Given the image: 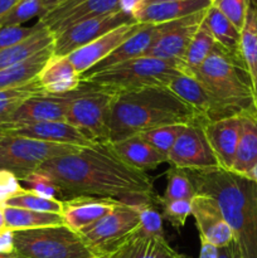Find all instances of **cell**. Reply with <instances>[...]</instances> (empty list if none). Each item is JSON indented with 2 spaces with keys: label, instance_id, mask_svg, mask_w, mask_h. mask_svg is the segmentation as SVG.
<instances>
[{
  "label": "cell",
  "instance_id": "obj_1",
  "mask_svg": "<svg viewBox=\"0 0 257 258\" xmlns=\"http://www.w3.org/2000/svg\"><path fill=\"white\" fill-rule=\"evenodd\" d=\"M39 170L57 184L65 199L88 196L136 204L156 202L159 197L151 176L126 163L110 143H95L53 158Z\"/></svg>",
  "mask_w": 257,
  "mask_h": 258
},
{
  "label": "cell",
  "instance_id": "obj_2",
  "mask_svg": "<svg viewBox=\"0 0 257 258\" xmlns=\"http://www.w3.org/2000/svg\"><path fill=\"white\" fill-rule=\"evenodd\" d=\"M186 173L197 193L217 202L233 232L239 256L257 258V181L222 168Z\"/></svg>",
  "mask_w": 257,
  "mask_h": 258
},
{
  "label": "cell",
  "instance_id": "obj_3",
  "mask_svg": "<svg viewBox=\"0 0 257 258\" xmlns=\"http://www.w3.org/2000/svg\"><path fill=\"white\" fill-rule=\"evenodd\" d=\"M203 120L168 87H149L116 95L108 118V143L165 125H189Z\"/></svg>",
  "mask_w": 257,
  "mask_h": 258
},
{
  "label": "cell",
  "instance_id": "obj_4",
  "mask_svg": "<svg viewBox=\"0 0 257 258\" xmlns=\"http://www.w3.org/2000/svg\"><path fill=\"white\" fill-rule=\"evenodd\" d=\"M194 77L208 91L224 117L243 115L257 108L251 76L239 53L216 44Z\"/></svg>",
  "mask_w": 257,
  "mask_h": 258
},
{
  "label": "cell",
  "instance_id": "obj_5",
  "mask_svg": "<svg viewBox=\"0 0 257 258\" xmlns=\"http://www.w3.org/2000/svg\"><path fill=\"white\" fill-rule=\"evenodd\" d=\"M181 73L179 63L173 60L140 57L100 72L82 75V82L120 95L149 87H168Z\"/></svg>",
  "mask_w": 257,
  "mask_h": 258
},
{
  "label": "cell",
  "instance_id": "obj_6",
  "mask_svg": "<svg viewBox=\"0 0 257 258\" xmlns=\"http://www.w3.org/2000/svg\"><path fill=\"white\" fill-rule=\"evenodd\" d=\"M13 242L25 258H103L67 224L13 232Z\"/></svg>",
  "mask_w": 257,
  "mask_h": 258
},
{
  "label": "cell",
  "instance_id": "obj_7",
  "mask_svg": "<svg viewBox=\"0 0 257 258\" xmlns=\"http://www.w3.org/2000/svg\"><path fill=\"white\" fill-rule=\"evenodd\" d=\"M116 93L82 82L67 108L66 122L91 143H108V118Z\"/></svg>",
  "mask_w": 257,
  "mask_h": 258
},
{
  "label": "cell",
  "instance_id": "obj_8",
  "mask_svg": "<svg viewBox=\"0 0 257 258\" xmlns=\"http://www.w3.org/2000/svg\"><path fill=\"white\" fill-rule=\"evenodd\" d=\"M78 149L81 148L5 135L0 140V171H9L20 181L39 170L40 166L50 159L76 153Z\"/></svg>",
  "mask_w": 257,
  "mask_h": 258
},
{
  "label": "cell",
  "instance_id": "obj_9",
  "mask_svg": "<svg viewBox=\"0 0 257 258\" xmlns=\"http://www.w3.org/2000/svg\"><path fill=\"white\" fill-rule=\"evenodd\" d=\"M139 224L138 204L121 202L107 216L80 234L101 257L108 258L138 231Z\"/></svg>",
  "mask_w": 257,
  "mask_h": 258
},
{
  "label": "cell",
  "instance_id": "obj_10",
  "mask_svg": "<svg viewBox=\"0 0 257 258\" xmlns=\"http://www.w3.org/2000/svg\"><path fill=\"white\" fill-rule=\"evenodd\" d=\"M206 122L197 120L184 127L168 154L171 168L186 171H209L221 168L207 139Z\"/></svg>",
  "mask_w": 257,
  "mask_h": 258
},
{
  "label": "cell",
  "instance_id": "obj_11",
  "mask_svg": "<svg viewBox=\"0 0 257 258\" xmlns=\"http://www.w3.org/2000/svg\"><path fill=\"white\" fill-rule=\"evenodd\" d=\"M136 20L131 14L118 10L115 13L100 15L81 22L54 37L53 55L67 57L80 48L90 44L93 40L107 34L111 30Z\"/></svg>",
  "mask_w": 257,
  "mask_h": 258
},
{
  "label": "cell",
  "instance_id": "obj_12",
  "mask_svg": "<svg viewBox=\"0 0 257 258\" xmlns=\"http://www.w3.org/2000/svg\"><path fill=\"white\" fill-rule=\"evenodd\" d=\"M208 9V8H207ZM206 10L194 13L189 17L159 24V33L149 48L145 57L173 60L180 66L191 38L194 37L206 15Z\"/></svg>",
  "mask_w": 257,
  "mask_h": 258
},
{
  "label": "cell",
  "instance_id": "obj_13",
  "mask_svg": "<svg viewBox=\"0 0 257 258\" xmlns=\"http://www.w3.org/2000/svg\"><path fill=\"white\" fill-rule=\"evenodd\" d=\"M118 10V0H67L38 20L55 37L78 23Z\"/></svg>",
  "mask_w": 257,
  "mask_h": 258
},
{
  "label": "cell",
  "instance_id": "obj_14",
  "mask_svg": "<svg viewBox=\"0 0 257 258\" xmlns=\"http://www.w3.org/2000/svg\"><path fill=\"white\" fill-rule=\"evenodd\" d=\"M191 216L196 219L201 241L217 248L229 246L234 241L231 227L212 197L197 193L191 199Z\"/></svg>",
  "mask_w": 257,
  "mask_h": 258
},
{
  "label": "cell",
  "instance_id": "obj_15",
  "mask_svg": "<svg viewBox=\"0 0 257 258\" xmlns=\"http://www.w3.org/2000/svg\"><path fill=\"white\" fill-rule=\"evenodd\" d=\"M0 133L9 136H23L44 143L72 145L77 148H86L92 145L80 130L73 127L66 121H50V122L33 123H3Z\"/></svg>",
  "mask_w": 257,
  "mask_h": 258
},
{
  "label": "cell",
  "instance_id": "obj_16",
  "mask_svg": "<svg viewBox=\"0 0 257 258\" xmlns=\"http://www.w3.org/2000/svg\"><path fill=\"white\" fill-rule=\"evenodd\" d=\"M141 27H143V24L138 22L121 25V27L111 30L107 34L100 37L98 39L91 42L90 44L71 53L70 55H67L68 59L72 62L78 73L85 75L91 68L95 67L97 63L108 57L118 45L122 44L131 35L139 32Z\"/></svg>",
  "mask_w": 257,
  "mask_h": 258
},
{
  "label": "cell",
  "instance_id": "obj_17",
  "mask_svg": "<svg viewBox=\"0 0 257 258\" xmlns=\"http://www.w3.org/2000/svg\"><path fill=\"white\" fill-rule=\"evenodd\" d=\"M80 88V87H78ZM77 88V90H78ZM77 90L66 95H37L28 98L15 111L7 123H33L66 121L67 108Z\"/></svg>",
  "mask_w": 257,
  "mask_h": 258
},
{
  "label": "cell",
  "instance_id": "obj_18",
  "mask_svg": "<svg viewBox=\"0 0 257 258\" xmlns=\"http://www.w3.org/2000/svg\"><path fill=\"white\" fill-rule=\"evenodd\" d=\"M121 201L102 197H73L63 201L62 217L65 224L76 232H82L107 216L120 206Z\"/></svg>",
  "mask_w": 257,
  "mask_h": 258
},
{
  "label": "cell",
  "instance_id": "obj_19",
  "mask_svg": "<svg viewBox=\"0 0 257 258\" xmlns=\"http://www.w3.org/2000/svg\"><path fill=\"white\" fill-rule=\"evenodd\" d=\"M204 130L219 166L232 170L241 136L242 115L208 121L204 123Z\"/></svg>",
  "mask_w": 257,
  "mask_h": 258
},
{
  "label": "cell",
  "instance_id": "obj_20",
  "mask_svg": "<svg viewBox=\"0 0 257 258\" xmlns=\"http://www.w3.org/2000/svg\"><path fill=\"white\" fill-rule=\"evenodd\" d=\"M168 88L186 105L190 106L207 122L226 118L208 91L193 76L181 73L169 83Z\"/></svg>",
  "mask_w": 257,
  "mask_h": 258
},
{
  "label": "cell",
  "instance_id": "obj_21",
  "mask_svg": "<svg viewBox=\"0 0 257 258\" xmlns=\"http://www.w3.org/2000/svg\"><path fill=\"white\" fill-rule=\"evenodd\" d=\"M212 0H185V2H156L139 7L134 19L141 24H161L189 17L211 7Z\"/></svg>",
  "mask_w": 257,
  "mask_h": 258
},
{
  "label": "cell",
  "instance_id": "obj_22",
  "mask_svg": "<svg viewBox=\"0 0 257 258\" xmlns=\"http://www.w3.org/2000/svg\"><path fill=\"white\" fill-rule=\"evenodd\" d=\"M47 95H66L82 85V75L77 72L68 57L52 55L37 77Z\"/></svg>",
  "mask_w": 257,
  "mask_h": 258
},
{
  "label": "cell",
  "instance_id": "obj_23",
  "mask_svg": "<svg viewBox=\"0 0 257 258\" xmlns=\"http://www.w3.org/2000/svg\"><path fill=\"white\" fill-rule=\"evenodd\" d=\"M158 33L159 24H143V27L140 28L139 32H136L135 34L131 35V37L128 38V39H126L122 44L118 45L108 57H106L105 59L101 60L100 63H97L95 67L91 68V70L88 71V72H86L85 75H87V73L100 72V71L107 70V68L113 67V66L127 62V60L145 57L149 48L151 47V44H153L154 40H155Z\"/></svg>",
  "mask_w": 257,
  "mask_h": 258
},
{
  "label": "cell",
  "instance_id": "obj_24",
  "mask_svg": "<svg viewBox=\"0 0 257 258\" xmlns=\"http://www.w3.org/2000/svg\"><path fill=\"white\" fill-rule=\"evenodd\" d=\"M257 165V108L242 115V130L232 170L249 176Z\"/></svg>",
  "mask_w": 257,
  "mask_h": 258
},
{
  "label": "cell",
  "instance_id": "obj_25",
  "mask_svg": "<svg viewBox=\"0 0 257 258\" xmlns=\"http://www.w3.org/2000/svg\"><path fill=\"white\" fill-rule=\"evenodd\" d=\"M116 153L131 166L140 170H153L164 163H168V158L155 148L146 143L139 135L112 144Z\"/></svg>",
  "mask_w": 257,
  "mask_h": 258
},
{
  "label": "cell",
  "instance_id": "obj_26",
  "mask_svg": "<svg viewBox=\"0 0 257 258\" xmlns=\"http://www.w3.org/2000/svg\"><path fill=\"white\" fill-rule=\"evenodd\" d=\"M52 55L53 47L45 48L28 59L0 71V91L22 87L37 80Z\"/></svg>",
  "mask_w": 257,
  "mask_h": 258
},
{
  "label": "cell",
  "instance_id": "obj_27",
  "mask_svg": "<svg viewBox=\"0 0 257 258\" xmlns=\"http://www.w3.org/2000/svg\"><path fill=\"white\" fill-rule=\"evenodd\" d=\"M108 258H181L165 238L144 237L135 232Z\"/></svg>",
  "mask_w": 257,
  "mask_h": 258
},
{
  "label": "cell",
  "instance_id": "obj_28",
  "mask_svg": "<svg viewBox=\"0 0 257 258\" xmlns=\"http://www.w3.org/2000/svg\"><path fill=\"white\" fill-rule=\"evenodd\" d=\"M239 53L251 76L257 102V0H248L246 18L241 29Z\"/></svg>",
  "mask_w": 257,
  "mask_h": 258
},
{
  "label": "cell",
  "instance_id": "obj_29",
  "mask_svg": "<svg viewBox=\"0 0 257 258\" xmlns=\"http://www.w3.org/2000/svg\"><path fill=\"white\" fill-rule=\"evenodd\" d=\"M54 45V35L43 27L23 42L0 50V71L17 64L37 54L40 50Z\"/></svg>",
  "mask_w": 257,
  "mask_h": 258
},
{
  "label": "cell",
  "instance_id": "obj_30",
  "mask_svg": "<svg viewBox=\"0 0 257 258\" xmlns=\"http://www.w3.org/2000/svg\"><path fill=\"white\" fill-rule=\"evenodd\" d=\"M4 218L7 231H27L43 227H52L65 224L62 214L43 213V212L28 211L14 207H4Z\"/></svg>",
  "mask_w": 257,
  "mask_h": 258
},
{
  "label": "cell",
  "instance_id": "obj_31",
  "mask_svg": "<svg viewBox=\"0 0 257 258\" xmlns=\"http://www.w3.org/2000/svg\"><path fill=\"white\" fill-rule=\"evenodd\" d=\"M217 42L214 40L211 30L206 25V23L202 22L201 27L196 32L194 37L191 38L189 43L186 52L184 54L183 59L180 62V70L184 75L196 76L197 71L202 67L207 58L209 57L216 47Z\"/></svg>",
  "mask_w": 257,
  "mask_h": 258
},
{
  "label": "cell",
  "instance_id": "obj_32",
  "mask_svg": "<svg viewBox=\"0 0 257 258\" xmlns=\"http://www.w3.org/2000/svg\"><path fill=\"white\" fill-rule=\"evenodd\" d=\"M204 23L211 30L217 44L224 49L233 53H239V42H241V30L224 17L218 9L209 7L204 15ZM241 54V53H239Z\"/></svg>",
  "mask_w": 257,
  "mask_h": 258
},
{
  "label": "cell",
  "instance_id": "obj_33",
  "mask_svg": "<svg viewBox=\"0 0 257 258\" xmlns=\"http://www.w3.org/2000/svg\"><path fill=\"white\" fill-rule=\"evenodd\" d=\"M43 93L44 91L40 87L38 80H34L22 87L0 91V125L9 122L10 117L24 101L33 96L43 95Z\"/></svg>",
  "mask_w": 257,
  "mask_h": 258
},
{
  "label": "cell",
  "instance_id": "obj_34",
  "mask_svg": "<svg viewBox=\"0 0 257 258\" xmlns=\"http://www.w3.org/2000/svg\"><path fill=\"white\" fill-rule=\"evenodd\" d=\"M4 207H14V208H23L28 211L43 212V213L62 214L63 201L60 199L43 198L28 189H23L17 196L12 197L5 203Z\"/></svg>",
  "mask_w": 257,
  "mask_h": 258
},
{
  "label": "cell",
  "instance_id": "obj_35",
  "mask_svg": "<svg viewBox=\"0 0 257 258\" xmlns=\"http://www.w3.org/2000/svg\"><path fill=\"white\" fill-rule=\"evenodd\" d=\"M197 196L196 186L185 170L171 168L168 171V183L161 199L164 201H191Z\"/></svg>",
  "mask_w": 257,
  "mask_h": 258
},
{
  "label": "cell",
  "instance_id": "obj_36",
  "mask_svg": "<svg viewBox=\"0 0 257 258\" xmlns=\"http://www.w3.org/2000/svg\"><path fill=\"white\" fill-rule=\"evenodd\" d=\"M185 126L186 125L160 126V127L144 131V133L139 134V136L168 158L169 151L171 150L176 139L179 138V135H180Z\"/></svg>",
  "mask_w": 257,
  "mask_h": 258
},
{
  "label": "cell",
  "instance_id": "obj_37",
  "mask_svg": "<svg viewBox=\"0 0 257 258\" xmlns=\"http://www.w3.org/2000/svg\"><path fill=\"white\" fill-rule=\"evenodd\" d=\"M139 206L140 214V224L136 233L144 237H154V238H165L163 227V217L159 213L158 201L149 203H136Z\"/></svg>",
  "mask_w": 257,
  "mask_h": 258
},
{
  "label": "cell",
  "instance_id": "obj_38",
  "mask_svg": "<svg viewBox=\"0 0 257 258\" xmlns=\"http://www.w3.org/2000/svg\"><path fill=\"white\" fill-rule=\"evenodd\" d=\"M44 8L42 0H20L8 14L0 18V28L15 27L33 19L43 17Z\"/></svg>",
  "mask_w": 257,
  "mask_h": 258
},
{
  "label": "cell",
  "instance_id": "obj_39",
  "mask_svg": "<svg viewBox=\"0 0 257 258\" xmlns=\"http://www.w3.org/2000/svg\"><path fill=\"white\" fill-rule=\"evenodd\" d=\"M158 206L161 207V217L175 229H181L186 219L191 216V201H164L158 197Z\"/></svg>",
  "mask_w": 257,
  "mask_h": 258
},
{
  "label": "cell",
  "instance_id": "obj_40",
  "mask_svg": "<svg viewBox=\"0 0 257 258\" xmlns=\"http://www.w3.org/2000/svg\"><path fill=\"white\" fill-rule=\"evenodd\" d=\"M20 181L27 184L28 190L33 191V193L38 194V196L43 197V198L59 199L58 197L60 196V189L43 171H34V173L29 174L25 178H23Z\"/></svg>",
  "mask_w": 257,
  "mask_h": 258
},
{
  "label": "cell",
  "instance_id": "obj_41",
  "mask_svg": "<svg viewBox=\"0 0 257 258\" xmlns=\"http://www.w3.org/2000/svg\"><path fill=\"white\" fill-rule=\"evenodd\" d=\"M211 5L228 18L239 30L242 29L248 0H212Z\"/></svg>",
  "mask_w": 257,
  "mask_h": 258
},
{
  "label": "cell",
  "instance_id": "obj_42",
  "mask_svg": "<svg viewBox=\"0 0 257 258\" xmlns=\"http://www.w3.org/2000/svg\"><path fill=\"white\" fill-rule=\"evenodd\" d=\"M44 25L38 20L37 24L32 27H23V25H15V27H4L0 28V50L7 49V48L13 47L18 43L23 42L30 35L37 33L40 28Z\"/></svg>",
  "mask_w": 257,
  "mask_h": 258
},
{
  "label": "cell",
  "instance_id": "obj_43",
  "mask_svg": "<svg viewBox=\"0 0 257 258\" xmlns=\"http://www.w3.org/2000/svg\"><path fill=\"white\" fill-rule=\"evenodd\" d=\"M20 181L14 174L9 171H0V207H4L5 203L12 197L17 196L23 190Z\"/></svg>",
  "mask_w": 257,
  "mask_h": 258
},
{
  "label": "cell",
  "instance_id": "obj_44",
  "mask_svg": "<svg viewBox=\"0 0 257 258\" xmlns=\"http://www.w3.org/2000/svg\"><path fill=\"white\" fill-rule=\"evenodd\" d=\"M0 258H25L14 247L13 232L0 233Z\"/></svg>",
  "mask_w": 257,
  "mask_h": 258
},
{
  "label": "cell",
  "instance_id": "obj_45",
  "mask_svg": "<svg viewBox=\"0 0 257 258\" xmlns=\"http://www.w3.org/2000/svg\"><path fill=\"white\" fill-rule=\"evenodd\" d=\"M199 258H218V248L207 242L201 241Z\"/></svg>",
  "mask_w": 257,
  "mask_h": 258
},
{
  "label": "cell",
  "instance_id": "obj_46",
  "mask_svg": "<svg viewBox=\"0 0 257 258\" xmlns=\"http://www.w3.org/2000/svg\"><path fill=\"white\" fill-rule=\"evenodd\" d=\"M118 2H120V7L122 12L133 15L134 12H135L139 7L145 3V0H118Z\"/></svg>",
  "mask_w": 257,
  "mask_h": 258
},
{
  "label": "cell",
  "instance_id": "obj_47",
  "mask_svg": "<svg viewBox=\"0 0 257 258\" xmlns=\"http://www.w3.org/2000/svg\"><path fill=\"white\" fill-rule=\"evenodd\" d=\"M218 258H236V244H234V241L229 246L218 248Z\"/></svg>",
  "mask_w": 257,
  "mask_h": 258
},
{
  "label": "cell",
  "instance_id": "obj_48",
  "mask_svg": "<svg viewBox=\"0 0 257 258\" xmlns=\"http://www.w3.org/2000/svg\"><path fill=\"white\" fill-rule=\"evenodd\" d=\"M19 2L20 0H0V18L8 14Z\"/></svg>",
  "mask_w": 257,
  "mask_h": 258
},
{
  "label": "cell",
  "instance_id": "obj_49",
  "mask_svg": "<svg viewBox=\"0 0 257 258\" xmlns=\"http://www.w3.org/2000/svg\"><path fill=\"white\" fill-rule=\"evenodd\" d=\"M65 2H67V0H42L43 8H44V14L49 13L50 10L55 9L58 5H60Z\"/></svg>",
  "mask_w": 257,
  "mask_h": 258
},
{
  "label": "cell",
  "instance_id": "obj_50",
  "mask_svg": "<svg viewBox=\"0 0 257 258\" xmlns=\"http://www.w3.org/2000/svg\"><path fill=\"white\" fill-rule=\"evenodd\" d=\"M7 231V226H5V218H4V207H0V233H4Z\"/></svg>",
  "mask_w": 257,
  "mask_h": 258
},
{
  "label": "cell",
  "instance_id": "obj_51",
  "mask_svg": "<svg viewBox=\"0 0 257 258\" xmlns=\"http://www.w3.org/2000/svg\"><path fill=\"white\" fill-rule=\"evenodd\" d=\"M156 2H185V0H145L144 4H148V3H156Z\"/></svg>",
  "mask_w": 257,
  "mask_h": 258
},
{
  "label": "cell",
  "instance_id": "obj_52",
  "mask_svg": "<svg viewBox=\"0 0 257 258\" xmlns=\"http://www.w3.org/2000/svg\"><path fill=\"white\" fill-rule=\"evenodd\" d=\"M249 178L254 179V180L257 181V165H256V168L253 169V171H252V173H251V175H249Z\"/></svg>",
  "mask_w": 257,
  "mask_h": 258
},
{
  "label": "cell",
  "instance_id": "obj_53",
  "mask_svg": "<svg viewBox=\"0 0 257 258\" xmlns=\"http://www.w3.org/2000/svg\"><path fill=\"white\" fill-rule=\"evenodd\" d=\"M236 244V243H234ZM236 258H242L241 256H239V253H238V249H237V247H236Z\"/></svg>",
  "mask_w": 257,
  "mask_h": 258
},
{
  "label": "cell",
  "instance_id": "obj_54",
  "mask_svg": "<svg viewBox=\"0 0 257 258\" xmlns=\"http://www.w3.org/2000/svg\"><path fill=\"white\" fill-rule=\"evenodd\" d=\"M4 136H5V135H4V134H2V133H0V140H2V139H3V138H4Z\"/></svg>",
  "mask_w": 257,
  "mask_h": 258
},
{
  "label": "cell",
  "instance_id": "obj_55",
  "mask_svg": "<svg viewBox=\"0 0 257 258\" xmlns=\"http://www.w3.org/2000/svg\"><path fill=\"white\" fill-rule=\"evenodd\" d=\"M181 258H186L185 256H183V254H181Z\"/></svg>",
  "mask_w": 257,
  "mask_h": 258
}]
</instances>
